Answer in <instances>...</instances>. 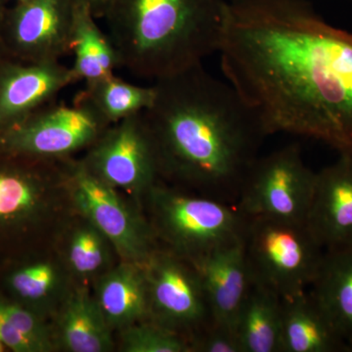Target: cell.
Segmentation results:
<instances>
[{
    "label": "cell",
    "mask_w": 352,
    "mask_h": 352,
    "mask_svg": "<svg viewBox=\"0 0 352 352\" xmlns=\"http://www.w3.org/2000/svg\"><path fill=\"white\" fill-rule=\"evenodd\" d=\"M111 0H76V3L87 7L96 19L103 18Z\"/></svg>",
    "instance_id": "4316f807"
},
{
    "label": "cell",
    "mask_w": 352,
    "mask_h": 352,
    "mask_svg": "<svg viewBox=\"0 0 352 352\" xmlns=\"http://www.w3.org/2000/svg\"><path fill=\"white\" fill-rule=\"evenodd\" d=\"M16 2L25 1V0H15Z\"/></svg>",
    "instance_id": "4dcf8cb0"
},
{
    "label": "cell",
    "mask_w": 352,
    "mask_h": 352,
    "mask_svg": "<svg viewBox=\"0 0 352 352\" xmlns=\"http://www.w3.org/2000/svg\"><path fill=\"white\" fill-rule=\"evenodd\" d=\"M219 52L229 85L270 134L352 153V34L307 0H227Z\"/></svg>",
    "instance_id": "6da1fadb"
},
{
    "label": "cell",
    "mask_w": 352,
    "mask_h": 352,
    "mask_svg": "<svg viewBox=\"0 0 352 352\" xmlns=\"http://www.w3.org/2000/svg\"><path fill=\"white\" fill-rule=\"evenodd\" d=\"M141 113L160 175L198 195L236 204L268 135L261 120L231 85L203 64L156 80Z\"/></svg>",
    "instance_id": "7a4b0ae2"
},
{
    "label": "cell",
    "mask_w": 352,
    "mask_h": 352,
    "mask_svg": "<svg viewBox=\"0 0 352 352\" xmlns=\"http://www.w3.org/2000/svg\"><path fill=\"white\" fill-rule=\"evenodd\" d=\"M282 298L252 283L236 322L243 352H280Z\"/></svg>",
    "instance_id": "d6986e66"
},
{
    "label": "cell",
    "mask_w": 352,
    "mask_h": 352,
    "mask_svg": "<svg viewBox=\"0 0 352 352\" xmlns=\"http://www.w3.org/2000/svg\"><path fill=\"white\" fill-rule=\"evenodd\" d=\"M308 292L346 342L352 340V245L325 250Z\"/></svg>",
    "instance_id": "ac0fdd59"
},
{
    "label": "cell",
    "mask_w": 352,
    "mask_h": 352,
    "mask_svg": "<svg viewBox=\"0 0 352 352\" xmlns=\"http://www.w3.org/2000/svg\"><path fill=\"white\" fill-rule=\"evenodd\" d=\"M3 58H4V57H3ZM1 59H2V58H0V60H1Z\"/></svg>",
    "instance_id": "1f68e13d"
},
{
    "label": "cell",
    "mask_w": 352,
    "mask_h": 352,
    "mask_svg": "<svg viewBox=\"0 0 352 352\" xmlns=\"http://www.w3.org/2000/svg\"><path fill=\"white\" fill-rule=\"evenodd\" d=\"M154 87H145L124 82L113 75L85 82V89L75 102L89 109L108 126L138 115L150 107Z\"/></svg>",
    "instance_id": "ffe728a7"
},
{
    "label": "cell",
    "mask_w": 352,
    "mask_h": 352,
    "mask_svg": "<svg viewBox=\"0 0 352 352\" xmlns=\"http://www.w3.org/2000/svg\"><path fill=\"white\" fill-rule=\"evenodd\" d=\"M76 0H25L7 9L2 51L16 61H60L73 48Z\"/></svg>",
    "instance_id": "9c48e42d"
},
{
    "label": "cell",
    "mask_w": 352,
    "mask_h": 352,
    "mask_svg": "<svg viewBox=\"0 0 352 352\" xmlns=\"http://www.w3.org/2000/svg\"><path fill=\"white\" fill-rule=\"evenodd\" d=\"M63 271L54 263H38L14 273L11 286L21 298L29 302H62L64 289Z\"/></svg>",
    "instance_id": "603a6c76"
},
{
    "label": "cell",
    "mask_w": 352,
    "mask_h": 352,
    "mask_svg": "<svg viewBox=\"0 0 352 352\" xmlns=\"http://www.w3.org/2000/svg\"><path fill=\"white\" fill-rule=\"evenodd\" d=\"M120 332V349L126 352H190L189 340L156 322L141 321Z\"/></svg>",
    "instance_id": "cb8c5ba5"
},
{
    "label": "cell",
    "mask_w": 352,
    "mask_h": 352,
    "mask_svg": "<svg viewBox=\"0 0 352 352\" xmlns=\"http://www.w3.org/2000/svg\"><path fill=\"white\" fill-rule=\"evenodd\" d=\"M150 320L190 340L212 322L198 268L166 248H157L144 265Z\"/></svg>",
    "instance_id": "ba28073f"
},
{
    "label": "cell",
    "mask_w": 352,
    "mask_h": 352,
    "mask_svg": "<svg viewBox=\"0 0 352 352\" xmlns=\"http://www.w3.org/2000/svg\"><path fill=\"white\" fill-rule=\"evenodd\" d=\"M94 296L112 331L150 319L147 277L140 264L124 261L113 266L97 279Z\"/></svg>",
    "instance_id": "9a60e30c"
},
{
    "label": "cell",
    "mask_w": 352,
    "mask_h": 352,
    "mask_svg": "<svg viewBox=\"0 0 352 352\" xmlns=\"http://www.w3.org/2000/svg\"><path fill=\"white\" fill-rule=\"evenodd\" d=\"M191 351L243 352L235 329L210 322L189 340Z\"/></svg>",
    "instance_id": "d4e9b609"
},
{
    "label": "cell",
    "mask_w": 352,
    "mask_h": 352,
    "mask_svg": "<svg viewBox=\"0 0 352 352\" xmlns=\"http://www.w3.org/2000/svg\"><path fill=\"white\" fill-rule=\"evenodd\" d=\"M316 173L305 164L300 146L258 157L245 177L236 205L248 217L305 222Z\"/></svg>",
    "instance_id": "8992f818"
},
{
    "label": "cell",
    "mask_w": 352,
    "mask_h": 352,
    "mask_svg": "<svg viewBox=\"0 0 352 352\" xmlns=\"http://www.w3.org/2000/svg\"><path fill=\"white\" fill-rule=\"evenodd\" d=\"M112 248L110 241L83 217L67 240L65 258L69 270L80 279H98L113 267Z\"/></svg>",
    "instance_id": "7402d4cb"
},
{
    "label": "cell",
    "mask_w": 352,
    "mask_h": 352,
    "mask_svg": "<svg viewBox=\"0 0 352 352\" xmlns=\"http://www.w3.org/2000/svg\"><path fill=\"white\" fill-rule=\"evenodd\" d=\"M76 82L71 68L60 61L0 60V133L53 103L62 90Z\"/></svg>",
    "instance_id": "7c38bea8"
},
{
    "label": "cell",
    "mask_w": 352,
    "mask_h": 352,
    "mask_svg": "<svg viewBox=\"0 0 352 352\" xmlns=\"http://www.w3.org/2000/svg\"><path fill=\"white\" fill-rule=\"evenodd\" d=\"M307 226L325 250L352 245V155L316 173Z\"/></svg>",
    "instance_id": "4fadbf2b"
},
{
    "label": "cell",
    "mask_w": 352,
    "mask_h": 352,
    "mask_svg": "<svg viewBox=\"0 0 352 352\" xmlns=\"http://www.w3.org/2000/svg\"><path fill=\"white\" fill-rule=\"evenodd\" d=\"M108 126L82 104L50 103L0 133V148L25 156L65 159L89 148Z\"/></svg>",
    "instance_id": "8fae6325"
},
{
    "label": "cell",
    "mask_w": 352,
    "mask_h": 352,
    "mask_svg": "<svg viewBox=\"0 0 352 352\" xmlns=\"http://www.w3.org/2000/svg\"><path fill=\"white\" fill-rule=\"evenodd\" d=\"M227 0H111L103 19L118 67L156 80L219 52Z\"/></svg>",
    "instance_id": "3957f363"
},
{
    "label": "cell",
    "mask_w": 352,
    "mask_h": 352,
    "mask_svg": "<svg viewBox=\"0 0 352 352\" xmlns=\"http://www.w3.org/2000/svg\"><path fill=\"white\" fill-rule=\"evenodd\" d=\"M7 1L8 0H0V58H3V51H2L1 44V32L2 27H3L4 19H6V15L7 12Z\"/></svg>",
    "instance_id": "83f0119b"
},
{
    "label": "cell",
    "mask_w": 352,
    "mask_h": 352,
    "mask_svg": "<svg viewBox=\"0 0 352 352\" xmlns=\"http://www.w3.org/2000/svg\"><path fill=\"white\" fill-rule=\"evenodd\" d=\"M67 191L82 217L94 224L122 261L144 266L157 250L151 224L132 212L117 190L92 175L80 162L69 163Z\"/></svg>",
    "instance_id": "52a82bcc"
},
{
    "label": "cell",
    "mask_w": 352,
    "mask_h": 352,
    "mask_svg": "<svg viewBox=\"0 0 352 352\" xmlns=\"http://www.w3.org/2000/svg\"><path fill=\"white\" fill-rule=\"evenodd\" d=\"M243 243L252 283L281 298L308 291L325 252L305 222L248 217Z\"/></svg>",
    "instance_id": "5b68a950"
},
{
    "label": "cell",
    "mask_w": 352,
    "mask_h": 352,
    "mask_svg": "<svg viewBox=\"0 0 352 352\" xmlns=\"http://www.w3.org/2000/svg\"><path fill=\"white\" fill-rule=\"evenodd\" d=\"M0 342L10 347L14 351H41V347L21 332L19 329L9 320L0 307Z\"/></svg>",
    "instance_id": "484cf974"
},
{
    "label": "cell",
    "mask_w": 352,
    "mask_h": 352,
    "mask_svg": "<svg viewBox=\"0 0 352 352\" xmlns=\"http://www.w3.org/2000/svg\"><path fill=\"white\" fill-rule=\"evenodd\" d=\"M80 163L109 186L138 196L146 195L160 176L141 113L108 126Z\"/></svg>",
    "instance_id": "30bf717a"
},
{
    "label": "cell",
    "mask_w": 352,
    "mask_h": 352,
    "mask_svg": "<svg viewBox=\"0 0 352 352\" xmlns=\"http://www.w3.org/2000/svg\"><path fill=\"white\" fill-rule=\"evenodd\" d=\"M346 352H352V340L346 342Z\"/></svg>",
    "instance_id": "f1b7e54d"
},
{
    "label": "cell",
    "mask_w": 352,
    "mask_h": 352,
    "mask_svg": "<svg viewBox=\"0 0 352 352\" xmlns=\"http://www.w3.org/2000/svg\"><path fill=\"white\" fill-rule=\"evenodd\" d=\"M0 351H3V344L0 342Z\"/></svg>",
    "instance_id": "f546056e"
},
{
    "label": "cell",
    "mask_w": 352,
    "mask_h": 352,
    "mask_svg": "<svg viewBox=\"0 0 352 352\" xmlns=\"http://www.w3.org/2000/svg\"><path fill=\"white\" fill-rule=\"evenodd\" d=\"M280 352H346V342L307 291L282 298Z\"/></svg>",
    "instance_id": "2e32d148"
},
{
    "label": "cell",
    "mask_w": 352,
    "mask_h": 352,
    "mask_svg": "<svg viewBox=\"0 0 352 352\" xmlns=\"http://www.w3.org/2000/svg\"><path fill=\"white\" fill-rule=\"evenodd\" d=\"M78 4L73 48L75 61L72 72L76 80H96L113 75L118 60L107 34L96 24L87 7Z\"/></svg>",
    "instance_id": "44dd1931"
},
{
    "label": "cell",
    "mask_w": 352,
    "mask_h": 352,
    "mask_svg": "<svg viewBox=\"0 0 352 352\" xmlns=\"http://www.w3.org/2000/svg\"><path fill=\"white\" fill-rule=\"evenodd\" d=\"M59 307L53 332L57 344L69 352L113 351V331L87 287L69 291Z\"/></svg>",
    "instance_id": "e0dca14e"
},
{
    "label": "cell",
    "mask_w": 352,
    "mask_h": 352,
    "mask_svg": "<svg viewBox=\"0 0 352 352\" xmlns=\"http://www.w3.org/2000/svg\"><path fill=\"white\" fill-rule=\"evenodd\" d=\"M146 196L156 239L190 263H200L215 250L244 238L248 217L236 204L184 193L159 183Z\"/></svg>",
    "instance_id": "277c9868"
},
{
    "label": "cell",
    "mask_w": 352,
    "mask_h": 352,
    "mask_svg": "<svg viewBox=\"0 0 352 352\" xmlns=\"http://www.w3.org/2000/svg\"><path fill=\"white\" fill-rule=\"evenodd\" d=\"M194 265L200 272L212 322L236 330L252 286L243 239L215 250Z\"/></svg>",
    "instance_id": "5bb4252c"
}]
</instances>
